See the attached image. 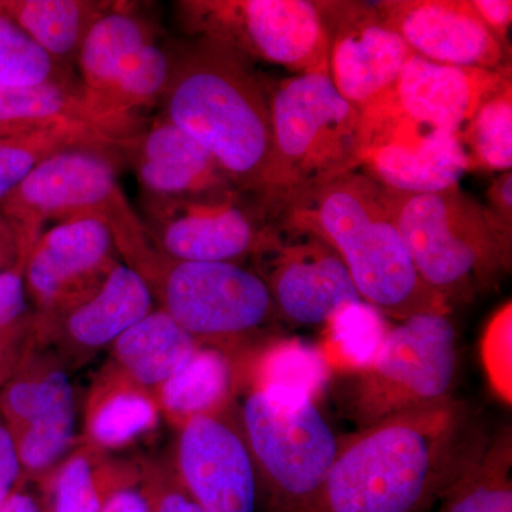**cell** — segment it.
<instances>
[{"label":"cell","mask_w":512,"mask_h":512,"mask_svg":"<svg viewBox=\"0 0 512 512\" xmlns=\"http://www.w3.org/2000/svg\"><path fill=\"white\" fill-rule=\"evenodd\" d=\"M114 2L93 0H0V12L12 19L47 55L66 64L79 53L97 18Z\"/></svg>","instance_id":"f1b7e54d"},{"label":"cell","mask_w":512,"mask_h":512,"mask_svg":"<svg viewBox=\"0 0 512 512\" xmlns=\"http://www.w3.org/2000/svg\"><path fill=\"white\" fill-rule=\"evenodd\" d=\"M512 305H504L487 325L483 336V362L494 392L511 403Z\"/></svg>","instance_id":"d590c367"},{"label":"cell","mask_w":512,"mask_h":512,"mask_svg":"<svg viewBox=\"0 0 512 512\" xmlns=\"http://www.w3.org/2000/svg\"><path fill=\"white\" fill-rule=\"evenodd\" d=\"M28 254L15 228L0 214V274L18 264L19 259Z\"/></svg>","instance_id":"b9f144b4"},{"label":"cell","mask_w":512,"mask_h":512,"mask_svg":"<svg viewBox=\"0 0 512 512\" xmlns=\"http://www.w3.org/2000/svg\"><path fill=\"white\" fill-rule=\"evenodd\" d=\"M119 5L114 2L96 19L77 53L84 92L109 113L106 99L114 80L138 50L154 40L147 20Z\"/></svg>","instance_id":"4316f807"},{"label":"cell","mask_w":512,"mask_h":512,"mask_svg":"<svg viewBox=\"0 0 512 512\" xmlns=\"http://www.w3.org/2000/svg\"><path fill=\"white\" fill-rule=\"evenodd\" d=\"M175 10L185 33L249 62L278 64L295 74H329L328 39L315 0H181Z\"/></svg>","instance_id":"30bf717a"},{"label":"cell","mask_w":512,"mask_h":512,"mask_svg":"<svg viewBox=\"0 0 512 512\" xmlns=\"http://www.w3.org/2000/svg\"><path fill=\"white\" fill-rule=\"evenodd\" d=\"M254 259L282 323L322 329L340 309L363 301L328 242L278 218Z\"/></svg>","instance_id":"5bb4252c"},{"label":"cell","mask_w":512,"mask_h":512,"mask_svg":"<svg viewBox=\"0 0 512 512\" xmlns=\"http://www.w3.org/2000/svg\"><path fill=\"white\" fill-rule=\"evenodd\" d=\"M439 512H512V431L485 441L483 450L441 495Z\"/></svg>","instance_id":"f546056e"},{"label":"cell","mask_w":512,"mask_h":512,"mask_svg":"<svg viewBox=\"0 0 512 512\" xmlns=\"http://www.w3.org/2000/svg\"><path fill=\"white\" fill-rule=\"evenodd\" d=\"M512 83V70L448 66L413 55L387 92L413 119L460 137L478 109Z\"/></svg>","instance_id":"ffe728a7"},{"label":"cell","mask_w":512,"mask_h":512,"mask_svg":"<svg viewBox=\"0 0 512 512\" xmlns=\"http://www.w3.org/2000/svg\"><path fill=\"white\" fill-rule=\"evenodd\" d=\"M328 39L329 77L336 90L362 110L387 92L414 55L375 3L315 0Z\"/></svg>","instance_id":"e0dca14e"},{"label":"cell","mask_w":512,"mask_h":512,"mask_svg":"<svg viewBox=\"0 0 512 512\" xmlns=\"http://www.w3.org/2000/svg\"><path fill=\"white\" fill-rule=\"evenodd\" d=\"M62 126L92 128L121 147L146 127L141 119H124L104 110L73 79L0 87V137Z\"/></svg>","instance_id":"7402d4cb"},{"label":"cell","mask_w":512,"mask_h":512,"mask_svg":"<svg viewBox=\"0 0 512 512\" xmlns=\"http://www.w3.org/2000/svg\"><path fill=\"white\" fill-rule=\"evenodd\" d=\"M0 512H43L42 505L33 495L25 491H15L0 505Z\"/></svg>","instance_id":"7bdbcfd3"},{"label":"cell","mask_w":512,"mask_h":512,"mask_svg":"<svg viewBox=\"0 0 512 512\" xmlns=\"http://www.w3.org/2000/svg\"><path fill=\"white\" fill-rule=\"evenodd\" d=\"M173 467L207 512H256L258 476L238 402L221 412L194 417L178 429Z\"/></svg>","instance_id":"9a60e30c"},{"label":"cell","mask_w":512,"mask_h":512,"mask_svg":"<svg viewBox=\"0 0 512 512\" xmlns=\"http://www.w3.org/2000/svg\"><path fill=\"white\" fill-rule=\"evenodd\" d=\"M72 148H97L120 154L123 151L116 141L82 126L47 128L35 133L0 137V201L15 190L37 165Z\"/></svg>","instance_id":"1f68e13d"},{"label":"cell","mask_w":512,"mask_h":512,"mask_svg":"<svg viewBox=\"0 0 512 512\" xmlns=\"http://www.w3.org/2000/svg\"><path fill=\"white\" fill-rule=\"evenodd\" d=\"M471 5L498 39L510 43L508 32L512 22L511 0H471Z\"/></svg>","instance_id":"f35d334b"},{"label":"cell","mask_w":512,"mask_h":512,"mask_svg":"<svg viewBox=\"0 0 512 512\" xmlns=\"http://www.w3.org/2000/svg\"><path fill=\"white\" fill-rule=\"evenodd\" d=\"M144 466L80 444L40 483L43 512H99L114 494L140 483Z\"/></svg>","instance_id":"cb8c5ba5"},{"label":"cell","mask_w":512,"mask_h":512,"mask_svg":"<svg viewBox=\"0 0 512 512\" xmlns=\"http://www.w3.org/2000/svg\"><path fill=\"white\" fill-rule=\"evenodd\" d=\"M375 6L384 25L423 59L487 70L511 66L510 43L494 35L471 0H382Z\"/></svg>","instance_id":"ac0fdd59"},{"label":"cell","mask_w":512,"mask_h":512,"mask_svg":"<svg viewBox=\"0 0 512 512\" xmlns=\"http://www.w3.org/2000/svg\"><path fill=\"white\" fill-rule=\"evenodd\" d=\"M154 311V298L143 276L119 262L99 291L49 320L36 319L37 343L47 346L64 365H82Z\"/></svg>","instance_id":"d6986e66"},{"label":"cell","mask_w":512,"mask_h":512,"mask_svg":"<svg viewBox=\"0 0 512 512\" xmlns=\"http://www.w3.org/2000/svg\"><path fill=\"white\" fill-rule=\"evenodd\" d=\"M382 200L417 274L451 309L494 291L510 274L512 225L460 185L431 192L382 187Z\"/></svg>","instance_id":"277c9868"},{"label":"cell","mask_w":512,"mask_h":512,"mask_svg":"<svg viewBox=\"0 0 512 512\" xmlns=\"http://www.w3.org/2000/svg\"><path fill=\"white\" fill-rule=\"evenodd\" d=\"M487 208L498 220L512 225V173L505 171L495 178L487 191Z\"/></svg>","instance_id":"ab89813d"},{"label":"cell","mask_w":512,"mask_h":512,"mask_svg":"<svg viewBox=\"0 0 512 512\" xmlns=\"http://www.w3.org/2000/svg\"><path fill=\"white\" fill-rule=\"evenodd\" d=\"M237 390L234 362L220 350L201 346L153 396L161 417L178 430L194 417L227 409L237 400Z\"/></svg>","instance_id":"d4e9b609"},{"label":"cell","mask_w":512,"mask_h":512,"mask_svg":"<svg viewBox=\"0 0 512 512\" xmlns=\"http://www.w3.org/2000/svg\"><path fill=\"white\" fill-rule=\"evenodd\" d=\"M487 439L456 397L356 430L302 512H427Z\"/></svg>","instance_id":"6da1fadb"},{"label":"cell","mask_w":512,"mask_h":512,"mask_svg":"<svg viewBox=\"0 0 512 512\" xmlns=\"http://www.w3.org/2000/svg\"><path fill=\"white\" fill-rule=\"evenodd\" d=\"M318 235L345 262L363 301L387 319L453 309L424 284L387 214L382 185L356 170L292 195L272 214Z\"/></svg>","instance_id":"7a4b0ae2"},{"label":"cell","mask_w":512,"mask_h":512,"mask_svg":"<svg viewBox=\"0 0 512 512\" xmlns=\"http://www.w3.org/2000/svg\"><path fill=\"white\" fill-rule=\"evenodd\" d=\"M458 373L453 322L448 315L426 313L392 325L375 359L359 372L333 376L326 393L340 414L363 430L453 399Z\"/></svg>","instance_id":"52a82bcc"},{"label":"cell","mask_w":512,"mask_h":512,"mask_svg":"<svg viewBox=\"0 0 512 512\" xmlns=\"http://www.w3.org/2000/svg\"><path fill=\"white\" fill-rule=\"evenodd\" d=\"M144 201L180 200L235 187L211 154L167 117L144 127L123 147Z\"/></svg>","instance_id":"44dd1931"},{"label":"cell","mask_w":512,"mask_h":512,"mask_svg":"<svg viewBox=\"0 0 512 512\" xmlns=\"http://www.w3.org/2000/svg\"><path fill=\"white\" fill-rule=\"evenodd\" d=\"M72 79L66 66L36 45L25 30L0 12V87H29Z\"/></svg>","instance_id":"e575fe53"},{"label":"cell","mask_w":512,"mask_h":512,"mask_svg":"<svg viewBox=\"0 0 512 512\" xmlns=\"http://www.w3.org/2000/svg\"><path fill=\"white\" fill-rule=\"evenodd\" d=\"M252 62L197 39L171 57L165 113L204 147L238 190L262 202L272 157L268 89Z\"/></svg>","instance_id":"3957f363"},{"label":"cell","mask_w":512,"mask_h":512,"mask_svg":"<svg viewBox=\"0 0 512 512\" xmlns=\"http://www.w3.org/2000/svg\"><path fill=\"white\" fill-rule=\"evenodd\" d=\"M266 84L272 157L264 204L271 215L292 195L359 170L360 110L329 74H295Z\"/></svg>","instance_id":"8992f818"},{"label":"cell","mask_w":512,"mask_h":512,"mask_svg":"<svg viewBox=\"0 0 512 512\" xmlns=\"http://www.w3.org/2000/svg\"><path fill=\"white\" fill-rule=\"evenodd\" d=\"M26 258L0 274V384L35 343L36 315L26 292Z\"/></svg>","instance_id":"836d02e7"},{"label":"cell","mask_w":512,"mask_h":512,"mask_svg":"<svg viewBox=\"0 0 512 512\" xmlns=\"http://www.w3.org/2000/svg\"><path fill=\"white\" fill-rule=\"evenodd\" d=\"M238 389L245 387L303 394L316 403L328 392L332 372L318 345L279 336L234 363Z\"/></svg>","instance_id":"83f0119b"},{"label":"cell","mask_w":512,"mask_h":512,"mask_svg":"<svg viewBox=\"0 0 512 512\" xmlns=\"http://www.w3.org/2000/svg\"><path fill=\"white\" fill-rule=\"evenodd\" d=\"M99 512H148V498L143 478L140 483L114 494Z\"/></svg>","instance_id":"60d3db41"},{"label":"cell","mask_w":512,"mask_h":512,"mask_svg":"<svg viewBox=\"0 0 512 512\" xmlns=\"http://www.w3.org/2000/svg\"><path fill=\"white\" fill-rule=\"evenodd\" d=\"M22 478L23 471L15 439L0 417V505L5 503L9 495L18 491Z\"/></svg>","instance_id":"74e56055"},{"label":"cell","mask_w":512,"mask_h":512,"mask_svg":"<svg viewBox=\"0 0 512 512\" xmlns=\"http://www.w3.org/2000/svg\"><path fill=\"white\" fill-rule=\"evenodd\" d=\"M458 141L466 154L467 171H511L512 83L485 101Z\"/></svg>","instance_id":"d6a6232c"},{"label":"cell","mask_w":512,"mask_h":512,"mask_svg":"<svg viewBox=\"0 0 512 512\" xmlns=\"http://www.w3.org/2000/svg\"><path fill=\"white\" fill-rule=\"evenodd\" d=\"M198 348L200 343L171 316L154 309L111 345L103 370L154 393Z\"/></svg>","instance_id":"603a6c76"},{"label":"cell","mask_w":512,"mask_h":512,"mask_svg":"<svg viewBox=\"0 0 512 512\" xmlns=\"http://www.w3.org/2000/svg\"><path fill=\"white\" fill-rule=\"evenodd\" d=\"M123 156L97 148H72L37 165L0 201V214L30 251L47 222L99 220L109 225L117 251L126 256L148 244L143 220L120 187Z\"/></svg>","instance_id":"9c48e42d"},{"label":"cell","mask_w":512,"mask_h":512,"mask_svg":"<svg viewBox=\"0 0 512 512\" xmlns=\"http://www.w3.org/2000/svg\"><path fill=\"white\" fill-rule=\"evenodd\" d=\"M392 328L376 308L366 302L340 309L322 328L318 343L333 376L350 375L369 365L382 349Z\"/></svg>","instance_id":"4dcf8cb0"},{"label":"cell","mask_w":512,"mask_h":512,"mask_svg":"<svg viewBox=\"0 0 512 512\" xmlns=\"http://www.w3.org/2000/svg\"><path fill=\"white\" fill-rule=\"evenodd\" d=\"M143 276L161 311L201 346L238 362L282 336L281 319L255 269L167 258L151 244L124 259Z\"/></svg>","instance_id":"5b68a950"},{"label":"cell","mask_w":512,"mask_h":512,"mask_svg":"<svg viewBox=\"0 0 512 512\" xmlns=\"http://www.w3.org/2000/svg\"><path fill=\"white\" fill-rule=\"evenodd\" d=\"M148 512H207L181 483L173 464L144 467Z\"/></svg>","instance_id":"8d00e7d4"},{"label":"cell","mask_w":512,"mask_h":512,"mask_svg":"<svg viewBox=\"0 0 512 512\" xmlns=\"http://www.w3.org/2000/svg\"><path fill=\"white\" fill-rule=\"evenodd\" d=\"M272 220L264 202L237 187L144 201L143 225L151 247L178 261L242 265L264 248Z\"/></svg>","instance_id":"8fae6325"},{"label":"cell","mask_w":512,"mask_h":512,"mask_svg":"<svg viewBox=\"0 0 512 512\" xmlns=\"http://www.w3.org/2000/svg\"><path fill=\"white\" fill-rule=\"evenodd\" d=\"M357 160L376 183L404 192L446 190L467 173L457 136L413 119L384 93L360 110Z\"/></svg>","instance_id":"4fadbf2b"},{"label":"cell","mask_w":512,"mask_h":512,"mask_svg":"<svg viewBox=\"0 0 512 512\" xmlns=\"http://www.w3.org/2000/svg\"><path fill=\"white\" fill-rule=\"evenodd\" d=\"M262 512H302L319 493L339 448V436L303 394L247 387L238 403Z\"/></svg>","instance_id":"ba28073f"},{"label":"cell","mask_w":512,"mask_h":512,"mask_svg":"<svg viewBox=\"0 0 512 512\" xmlns=\"http://www.w3.org/2000/svg\"><path fill=\"white\" fill-rule=\"evenodd\" d=\"M84 416V443L110 453L156 429L161 413L153 393L101 370Z\"/></svg>","instance_id":"484cf974"},{"label":"cell","mask_w":512,"mask_h":512,"mask_svg":"<svg viewBox=\"0 0 512 512\" xmlns=\"http://www.w3.org/2000/svg\"><path fill=\"white\" fill-rule=\"evenodd\" d=\"M116 239L99 220L62 222L30 248L25 285L37 320L62 315L99 291L119 264Z\"/></svg>","instance_id":"2e32d148"},{"label":"cell","mask_w":512,"mask_h":512,"mask_svg":"<svg viewBox=\"0 0 512 512\" xmlns=\"http://www.w3.org/2000/svg\"><path fill=\"white\" fill-rule=\"evenodd\" d=\"M76 407L69 367L33 343L0 384V417L15 439L23 477L42 481L72 451Z\"/></svg>","instance_id":"7c38bea8"}]
</instances>
